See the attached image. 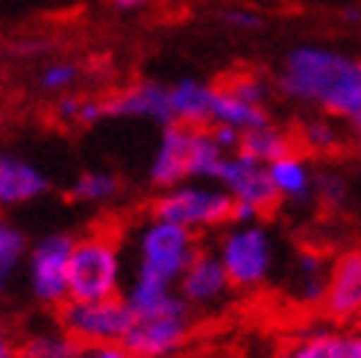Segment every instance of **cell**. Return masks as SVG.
Wrapping results in <instances>:
<instances>
[{"mask_svg": "<svg viewBox=\"0 0 361 358\" xmlns=\"http://www.w3.org/2000/svg\"><path fill=\"white\" fill-rule=\"evenodd\" d=\"M276 88L341 121L361 115V59L332 47L300 44L285 53Z\"/></svg>", "mask_w": 361, "mask_h": 358, "instance_id": "1", "label": "cell"}, {"mask_svg": "<svg viewBox=\"0 0 361 358\" xmlns=\"http://www.w3.org/2000/svg\"><path fill=\"white\" fill-rule=\"evenodd\" d=\"M194 256H197V247L185 226L153 221L141 235V264H138L135 285L126 294V300L138 309L159 302L183 279L185 267L194 261Z\"/></svg>", "mask_w": 361, "mask_h": 358, "instance_id": "2", "label": "cell"}, {"mask_svg": "<svg viewBox=\"0 0 361 358\" xmlns=\"http://www.w3.org/2000/svg\"><path fill=\"white\" fill-rule=\"evenodd\" d=\"M224 156L226 153L212 141L206 127L168 123L150 162V183L171 191L185 179H212Z\"/></svg>", "mask_w": 361, "mask_h": 358, "instance_id": "3", "label": "cell"}, {"mask_svg": "<svg viewBox=\"0 0 361 358\" xmlns=\"http://www.w3.org/2000/svg\"><path fill=\"white\" fill-rule=\"evenodd\" d=\"M121 259L118 238L106 232H88L74 241L68 259V297L74 302H100L118 294Z\"/></svg>", "mask_w": 361, "mask_h": 358, "instance_id": "4", "label": "cell"}, {"mask_svg": "<svg viewBox=\"0 0 361 358\" xmlns=\"http://www.w3.org/2000/svg\"><path fill=\"white\" fill-rule=\"evenodd\" d=\"M59 326L68 338H74L82 347H106L118 344L135 326V314L130 302L112 297L100 302H65L59 309Z\"/></svg>", "mask_w": 361, "mask_h": 358, "instance_id": "5", "label": "cell"}, {"mask_svg": "<svg viewBox=\"0 0 361 358\" xmlns=\"http://www.w3.org/2000/svg\"><path fill=\"white\" fill-rule=\"evenodd\" d=\"M153 221L179 223L185 229L194 226H221L235 214V197L224 188L209 185H176L165 194H159L150 203Z\"/></svg>", "mask_w": 361, "mask_h": 358, "instance_id": "6", "label": "cell"}, {"mask_svg": "<svg viewBox=\"0 0 361 358\" xmlns=\"http://www.w3.org/2000/svg\"><path fill=\"white\" fill-rule=\"evenodd\" d=\"M218 259L229 276V285H235V288H256L270 273L274 247H270V238L262 226L244 223L224 238Z\"/></svg>", "mask_w": 361, "mask_h": 358, "instance_id": "7", "label": "cell"}, {"mask_svg": "<svg viewBox=\"0 0 361 358\" xmlns=\"http://www.w3.org/2000/svg\"><path fill=\"white\" fill-rule=\"evenodd\" d=\"M212 179H218L226 194H232L238 203L252 206L259 214H270L282 203L279 191L274 188V183H270L267 168L259 165L256 159L244 156V153L224 156Z\"/></svg>", "mask_w": 361, "mask_h": 358, "instance_id": "8", "label": "cell"}, {"mask_svg": "<svg viewBox=\"0 0 361 358\" xmlns=\"http://www.w3.org/2000/svg\"><path fill=\"white\" fill-rule=\"evenodd\" d=\"M74 249L71 235H47L32 247L30 256V288L44 306H56L68 297V259Z\"/></svg>", "mask_w": 361, "mask_h": 358, "instance_id": "9", "label": "cell"}, {"mask_svg": "<svg viewBox=\"0 0 361 358\" xmlns=\"http://www.w3.org/2000/svg\"><path fill=\"white\" fill-rule=\"evenodd\" d=\"M320 309L335 323H350L361 314V247L347 249L335 259Z\"/></svg>", "mask_w": 361, "mask_h": 358, "instance_id": "10", "label": "cell"}, {"mask_svg": "<svg viewBox=\"0 0 361 358\" xmlns=\"http://www.w3.org/2000/svg\"><path fill=\"white\" fill-rule=\"evenodd\" d=\"M100 118H150L168 127V123H173L171 88L153 80L135 82L130 88H123V92L100 100Z\"/></svg>", "mask_w": 361, "mask_h": 358, "instance_id": "11", "label": "cell"}, {"mask_svg": "<svg viewBox=\"0 0 361 358\" xmlns=\"http://www.w3.org/2000/svg\"><path fill=\"white\" fill-rule=\"evenodd\" d=\"M188 338V317H153L135 320L121 350L130 358H165L173 355Z\"/></svg>", "mask_w": 361, "mask_h": 358, "instance_id": "12", "label": "cell"}, {"mask_svg": "<svg viewBox=\"0 0 361 358\" xmlns=\"http://www.w3.org/2000/svg\"><path fill=\"white\" fill-rule=\"evenodd\" d=\"M276 358H361V329H317L300 335Z\"/></svg>", "mask_w": 361, "mask_h": 358, "instance_id": "13", "label": "cell"}, {"mask_svg": "<svg viewBox=\"0 0 361 358\" xmlns=\"http://www.w3.org/2000/svg\"><path fill=\"white\" fill-rule=\"evenodd\" d=\"M47 188H50L47 176L35 165L18 156L0 153V206L30 203L35 197L47 194Z\"/></svg>", "mask_w": 361, "mask_h": 358, "instance_id": "14", "label": "cell"}, {"mask_svg": "<svg viewBox=\"0 0 361 358\" xmlns=\"http://www.w3.org/2000/svg\"><path fill=\"white\" fill-rule=\"evenodd\" d=\"M229 288V276L224 271V264L218 256L212 253H197L194 261L185 267L183 279H179V297H183L188 306L191 302H212L224 297Z\"/></svg>", "mask_w": 361, "mask_h": 358, "instance_id": "15", "label": "cell"}, {"mask_svg": "<svg viewBox=\"0 0 361 358\" xmlns=\"http://www.w3.org/2000/svg\"><path fill=\"white\" fill-rule=\"evenodd\" d=\"M212 92H214V85H206L200 80H179L176 85H171L173 123L206 127L212 121Z\"/></svg>", "mask_w": 361, "mask_h": 358, "instance_id": "16", "label": "cell"}, {"mask_svg": "<svg viewBox=\"0 0 361 358\" xmlns=\"http://www.w3.org/2000/svg\"><path fill=\"white\" fill-rule=\"evenodd\" d=\"M212 121L226 123V127H235L241 132L270 127V115H267L264 106L244 103L238 97H232L229 92H224L221 85H214V92H212Z\"/></svg>", "mask_w": 361, "mask_h": 358, "instance_id": "17", "label": "cell"}, {"mask_svg": "<svg viewBox=\"0 0 361 358\" xmlns=\"http://www.w3.org/2000/svg\"><path fill=\"white\" fill-rule=\"evenodd\" d=\"M300 150V141L294 135H288L276 127H262V130H250V132H241V144H238V153L256 159L259 165H274L279 159H288V156H297Z\"/></svg>", "mask_w": 361, "mask_h": 358, "instance_id": "18", "label": "cell"}, {"mask_svg": "<svg viewBox=\"0 0 361 358\" xmlns=\"http://www.w3.org/2000/svg\"><path fill=\"white\" fill-rule=\"evenodd\" d=\"M267 173H270V183H274V188L279 191L282 200L305 203L314 194V176H312L309 168H305L300 153L267 165Z\"/></svg>", "mask_w": 361, "mask_h": 358, "instance_id": "19", "label": "cell"}, {"mask_svg": "<svg viewBox=\"0 0 361 358\" xmlns=\"http://www.w3.org/2000/svg\"><path fill=\"white\" fill-rule=\"evenodd\" d=\"M85 347L77 344L74 338L62 335H35L21 347L18 358H82Z\"/></svg>", "mask_w": 361, "mask_h": 358, "instance_id": "20", "label": "cell"}, {"mask_svg": "<svg viewBox=\"0 0 361 358\" xmlns=\"http://www.w3.org/2000/svg\"><path fill=\"white\" fill-rule=\"evenodd\" d=\"M118 191H121L118 176L103 173V171H92V173H82L77 183L71 185L68 197L77 203H103V200H112Z\"/></svg>", "mask_w": 361, "mask_h": 358, "instance_id": "21", "label": "cell"}, {"mask_svg": "<svg viewBox=\"0 0 361 358\" xmlns=\"http://www.w3.org/2000/svg\"><path fill=\"white\" fill-rule=\"evenodd\" d=\"M27 249V238L21 229H15L12 223L0 221V294L6 291V285L12 279V273L21 264V256Z\"/></svg>", "mask_w": 361, "mask_h": 358, "instance_id": "22", "label": "cell"}, {"mask_svg": "<svg viewBox=\"0 0 361 358\" xmlns=\"http://www.w3.org/2000/svg\"><path fill=\"white\" fill-rule=\"evenodd\" d=\"M221 88L224 92H229L232 97H238V100H244V103H252V106H262L264 100H267V82L262 80V77H256V74H238V77H229V80H224L221 82Z\"/></svg>", "mask_w": 361, "mask_h": 358, "instance_id": "23", "label": "cell"}, {"mask_svg": "<svg viewBox=\"0 0 361 358\" xmlns=\"http://www.w3.org/2000/svg\"><path fill=\"white\" fill-rule=\"evenodd\" d=\"M341 144L338 138V130L332 127L329 121H309L302 127V135H300V147H309V150H317V153H329Z\"/></svg>", "mask_w": 361, "mask_h": 358, "instance_id": "24", "label": "cell"}, {"mask_svg": "<svg viewBox=\"0 0 361 358\" xmlns=\"http://www.w3.org/2000/svg\"><path fill=\"white\" fill-rule=\"evenodd\" d=\"M314 194L320 197V203L326 209H341L347 203V183L338 173L323 171L314 176Z\"/></svg>", "mask_w": 361, "mask_h": 358, "instance_id": "25", "label": "cell"}, {"mask_svg": "<svg viewBox=\"0 0 361 358\" xmlns=\"http://www.w3.org/2000/svg\"><path fill=\"white\" fill-rule=\"evenodd\" d=\"M80 80V68L71 65V62H59V65H50L44 68L42 74V88L44 92H65Z\"/></svg>", "mask_w": 361, "mask_h": 358, "instance_id": "26", "label": "cell"}, {"mask_svg": "<svg viewBox=\"0 0 361 358\" xmlns=\"http://www.w3.org/2000/svg\"><path fill=\"white\" fill-rule=\"evenodd\" d=\"M224 24L232 30H262L264 27V18L259 12H250V9H226L224 15Z\"/></svg>", "mask_w": 361, "mask_h": 358, "instance_id": "27", "label": "cell"}, {"mask_svg": "<svg viewBox=\"0 0 361 358\" xmlns=\"http://www.w3.org/2000/svg\"><path fill=\"white\" fill-rule=\"evenodd\" d=\"M209 135H212V141H214V144H218L224 153H226V150H238V144H241V130L226 127V123H214V127L209 130Z\"/></svg>", "mask_w": 361, "mask_h": 358, "instance_id": "28", "label": "cell"}, {"mask_svg": "<svg viewBox=\"0 0 361 358\" xmlns=\"http://www.w3.org/2000/svg\"><path fill=\"white\" fill-rule=\"evenodd\" d=\"M80 103L82 100H77V97H62L56 103V118L59 121H77L80 118Z\"/></svg>", "mask_w": 361, "mask_h": 358, "instance_id": "29", "label": "cell"}, {"mask_svg": "<svg viewBox=\"0 0 361 358\" xmlns=\"http://www.w3.org/2000/svg\"><path fill=\"white\" fill-rule=\"evenodd\" d=\"M82 358H130L118 344H106V347H85Z\"/></svg>", "mask_w": 361, "mask_h": 358, "instance_id": "30", "label": "cell"}, {"mask_svg": "<svg viewBox=\"0 0 361 358\" xmlns=\"http://www.w3.org/2000/svg\"><path fill=\"white\" fill-rule=\"evenodd\" d=\"M42 50H44V42H21L12 47V53H21V56H32V53H42Z\"/></svg>", "mask_w": 361, "mask_h": 358, "instance_id": "31", "label": "cell"}, {"mask_svg": "<svg viewBox=\"0 0 361 358\" xmlns=\"http://www.w3.org/2000/svg\"><path fill=\"white\" fill-rule=\"evenodd\" d=\"M18 352H15V347L9 344V335H6V329H4V323H0V358H15Z\"/></svg>", "mask_w": 361, "mask_h": 358, "instance_id": "32", "label": "cell"}, {"mask_svg": "<svg viewBox=\"0 0 361 358\" xmlns=\"http://www.w3.org/2000/svg\"><path fill=\"white\" fill-rule=\"evenodd\" d=\"M147 4H150V0H112V6L121 9V12H133V9H141Z\"/></svg>", "mask_w": 361, "mask_h": 358, "instance_id": "33", "label": "cell"}, {"mask_svg": "<svg viewBox=\"0 0 361 358\" xmlns=\"http://www.w3.org/2000/svg\"><path fill=\"white\" fill-rule=\"evenodd\" d=\"M344 21H347V24H353V27H361V9H358V6L344 9Z\"/></svg>", "mask_w": 361, "mask_h": 358, "instance_id": "34", "label": "cell"}, {"mask_svg": "<svg viewBox=\"0 0 361 358\" xmlns=\"http://www.w3.org/2000/svg\"><path fill=\"white\" fill-rule=\"evenodd\" d=\"M350 132H353V141L361 147V115H358L355 121H350Z\"/></svg>", "mask_w": 361, "mask_h": 358, "instance_id": "35", "label": "cell"}, {"mask_svg": "<svg viewBox=\"0 0 361 358\" xmlns=\"http://www.w3.org/2000/svg\"><path fill=\"white\" fill-rule=\"evenodd\" d=\"M353 323H355V329H361V314H358V317L353 320Z\"/></svg>", "mask_w": 361, "mask_h": 358, "instance_id": "36", "label": "cell"}]
</instances>
